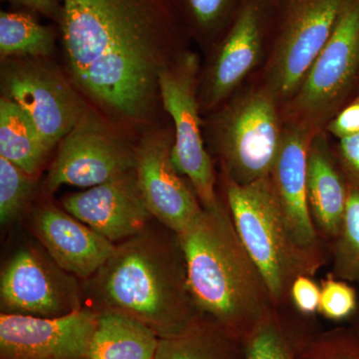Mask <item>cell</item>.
I'll list each match as a JSON object with an SVG mask.
<instances>
[{
	"mask_svg": "<svg viewBox=\"0 0 359 359\" xmlns=\"http://www.w3.org/2000/svg\"><path fill=\"white\" fill-rule=\"evenodd\" d=\"M33 237L54 262L76 276L88 280L115 250V244L58 207L42 194L26 214Z\"/></svg>",
	"mask_w": 359,
	"mask_h": 359,
	"instance_id": "cell-15",
	"label": "cell"
},
{
	"mask_svg": "<svg viewBox=\"0 0 359 359\" xmlns=\"http://www.w3.org/2000/svg\"><path fill=\"white\" fill-rule=\"evenodd\" d=\"M327 130L339 140L359 133V92L348 105L328 122Z\"/></svg>",
	"mask_w": 359,
	"mask_h": 359,
	"instance_id": "cell-31",
	"label": "cell"
},
{
	"mask_svg": "<svg viewBox=\"0 0 359 359\" xmlns=\"http://www.w3.org/2000/svg\"><path fill=\"white\" fill-rule=\"evenodd\" d=\"M320 285L313 276L301 275L294 278L290 290V306L302 316L316 318L320 306Z\"/></svg>",
	"mask_w": 359,
	"mask_h": 359,
	"instance_id": "cell-29",
	"label": "cell"
},
{
	"mask_svg": "<svg viewBox=\"0 0 359 359\" xmlns=\"http://www.w3.org/2000/svg\"><path fill=\"white\" fill-rule=\"evenodd\" d=\"M337 160L349 186L359 189V133L339 139Z\"/></svg>",
	"mask_w": 359,
	"mask_h": 359,
	"instance_id": "cell-30",
	"label": "cell"
},
{
	"mask_svg": "<svg viewBox=\"0 0 359 359\" xmlns=\"http://www.w3.org/2000/svg\"><path fill=\"white\" fill-rule=\"evenodd\" d=\"M359 81V0H346L330 39L292 96V122L318 131Z\"/></svg>",
	"mask_w": 359,
	"mask_h": 359,
	"instance_id": "cell-8",
	"label": "cell"
},
{
	"mask_svg": "<svg viewBox=\"0 0 359 359\" xmlns=\"http://www.w3.org/2000/svg\"><path fill=\"white\" fill-rule=\"evenodd\" d=\"M1 96L13 101L53 150L89 106L51 58L1 60Z\"/></svg>",
	"mask_w": 359,
	"mask_h": 359,
	"instance_id": "cell-9",
	"label": "cell"
},
{
	"mask_svg": "<svg viewBox=\"0 0 359 359\" xmlns=\"http://www.w3.org/2000/svg\"><path fill=\"white\" fill-rule=\"evenodd\" d=\"M320 328L316 318L292 306L275 309L244 339L245 359H297L299 349Z\"/></svg>",
	"mask_w": 359,
	"mask_h": 359,
	"instance_id": "cell-19",
	"label": "cell"
},
{
	"mask_svg": "<svg viewBox=\"0 0 359 359\" xmlns=\"http://www.w3.org/2000/svg\"><path fill=\"white\" fill-rule=\"evenodd\" d=\"M88 108L58 144L42 194L61 186L91 188L134 171L136 145L118 133L115 125Z\"/></svg>",
	"mask_w": 359,
	"mask_h": 359,
	"instance_id": "cell-10",
	"label": "cell"
},
{
	"mask_svg": "<svg viewBox=\"0 0 359 359\" xmlns=\"http://www.w3.org/2000/svg\"><path fill=\"white\" fill-rule=\"evenodd\" d=\"M51 150L18 104L0 98V157L39 177Z\"/></svg>",
	"mask_w": 359,
	"mask_h": 359,
	"instance_id": "cell-22",
	"label": "cell"
},
{
	"mask_svg": "<svg viewBox=\"0 0 359 359\" xmlns=\"http://www.w3.org/2000/svg\"><path fill=\"white\" fill-rule=\"evenodd\" d=\"M349 325L355 328L356 330L359 332V306L358 311H356L355 314L353 316L351 320L348 321Z\"/></svg>",
	"mask_w": 359,
	"mask_h": 359,
	"instance_id": "cell-33",
	"label": "cell"
},
{
	"mask_svg": "<svg viewBox=\"0 0 359 359\" xmlns=\"http://www.w3.org/2000/svg\"><path fill=\"white\" fill-rule=\"evenodd\" d=\"M61 207L115 245L140 233L154 219L135 170L82 192L65 195Z\"/></svg>",
	"mask_w": 359,
	"mask_h": 359,
	"instance_id": "cell-16",
	"label": "cell"
},
{
	"mask_svg": "<svg viewBox=\"0 0 359 359\" xmlns=\"http://www.w3.org/2000/svg\"><path fill=\"white\" fill-rule=\"evenodd\" d=\"M306 192L314 228L328 248L341 226L349 184L327 139L320 132L313 135L309 144Z\"/></svg>",
	"mask_w": 359,
	"mask_h": 359,
	"instance_id": "cell-18",
	"label": "cell"
},
{
	"mask_svg": "<svg viewBox=\"0 0 359 359\" xmlns=\"http://www.w3.org/2000/svg\"><path fill=\"white\" fill-rule=\"evenodd\" d=\"M84 309L82 280L58 266L39 242L14 252L0 273V313L56 318Z\"/></svg>",
	"mask_w": 359,
	"mask_h": 359,
	"instance_id": "cell-11",
	"label": "cell"
},
{
	"mask_svg": "<svg viewBox=\"0 0 359 359\" xmlns=\"http://www.w3.org/2000/svg\"><path fill=\"white\" fill-rule=\"evenodd\" d=\"M190 36L214 45L242 8L245 0H171Z\"/></svg>",
	"mask_w": 359,
	"mask_h": 359,
	"instance_id": "cell-24",
	"label": "cell"
},
{
	"mask_svg": "<svg viewBox=\"0 0 359 359\" xmlns=\"http://www.w3.org/2000/svg\"><path fill=\"white\" fill-rule=\"evenodd\" d=\"M200 61L186 50L161 74V102L173 120L172 157L180 174L188 179L203 208L219 202L217 176L211 156L205 150L199 103Z\"/></svg>",
	"mask_w": 359,
	"mask_h": 359,
	"instance_id": "cell-7",
	"label": "cell"
},
{
	"mask_svg": "<svg viewBox=\"0 0 359 359\" xmlns=\"http://www.w3.org/2000/svg\"><path fill=\"white\" fill-rule=\"evenodd\" d=\"M174 134L150 130L136 144L137 182L153 218L182 233L202 212L195 191L175 167Z\"/></svg>",
	"mask_w": 359,
	"mask_h": 359,
	"instance_id": "cell-13",
	"label": "cell"
},
{
	"mask_svg": "<svg viewBox=\"0 0 359 359\" xmlns=\"http://www.w3.org/2000/svg\"><path fill=\"white\" fill-rule=\"evenodd\" d=\"M65 73L112 123L148 126L159 110L161 74L183 52L185 26L171 0H62Z\"/></svg>",
	"mask_w": 359,
	"mask_h": 359,
	"instance_id": "cell-1",
	"label": "cell"
},
{
	"mask_svg": "<svg viewBox=\"0 0 359 359\" xmlns=\"http://www.w3.org/2000/svg\"><path fill=\"white\" fill-rule=\"evenodd\" d=\"M178 235L189 287L200 313L244 340L276 306L224 198L204 208Z\"/></svg>",
	"mask_w": 359,
	"mask_h": 359,
	"instance_id": "cell-3",
	"label": "cell"
},
{
	"mask_svg": "<svg viewBox=\"0 0 359 359\" xmlns=\"http://www.w3.org/2000/svg\"><path fill=\"white\" fill-rule=\"evenodd\" d=\"M318 314L334 323L349 321L359 306L358 292L346 280L328 273L320 283Z\"/></svg>",
	"mask_w": 359,
	"mask_h": 359,
	"instance_id": "cell-28",
	"label": "cell"
},
{
	"mask_svg": "<svg viewBox=\"0 0 359 359\" xmlns=\"http://www.w3.org/2000/svg\"><path fill=\"white\" fill-rule=\"evenodd\" d=\"M278 99L266 87L233 99L210 122V139L223 174L238 185L269 177L283 131Z\"/></svg>",
	"mask_w": 359,
	"mask_h": 359,
	"instance_id": "cell-5",
	"label": "cell"
},
{
	"mask_svg": "<svg viewBox=\"0 0 359 359\" xmlns=\"http://www.w3.org/2000/svg\"><path fill=\"white\" fill-rule=\"evenodd\" d=\"M297 359H359V332L351 325L320 330L304 342Z\"/></svg>",
	"mask_w": 359,
	"mask_h": 359,
	"instance_id": "cell-27",
	"label": "cell"
},
{
	"mask_svg": "<svg viewBox=\"0 0 359 359\" xmlns=\"http://www.w3.org/2000/svg\"><path fill=\"white\" fill-rule=\"evenodd\" d=\"M155 359H245L244 340L201 314L185 332L160 339Z\"/></svg>",
	"mask_w": 359,
	"mask_h": 359,
	"instance_id": "cell-21",
	"label": "cell"
},
{
	"mask_svg": "<svg viewBox=\"0 0 359 359\" xmlns=\"http://www.w3.org/2000/svg\"><path fill=\"white\" fill-rule=\"evenodd\" d=\"M271 1H273V4H275V6H276V4H278V1H280V0H271Z\"/></svg>",
	"mask_w": 359,
	"mask_h": 359,
	"instance_id": "cell-34",
	"label": "cell"
},
{
	"mask_svg": "<svg viewBox=\"0 0 359 359\" xmlns=\"http://www.w3.org/2000/svg\"><path fill=\"white\" fill-rule=\"evenodd\" d=\"M316 132L306 125L290 121L283 128L282 145L269 178L297 243L306 249L328 252L314 228L306 192L308 152Z\"/></svg>",
	"mask_w": 359,
	"mask_h": 359,
	"instance_id": "cell-17",
	"label": "cell"
},
{
	"mask_svg": "<svg viewBox=\"0 0 359 359\" xmlns=\"http://www.w3.org/2000/svg\"><path fill=\"white\" fill-rule=\"evenodd\" d=\"M8 2L14 9H23L40 14L58 26L62 18V0H2Z\"/></svg>",
	"mask_w": 359,
	"mask_h": 359,
	"instance_id": "cell-32",
	"label": "cell"
},
{
	"mask_svg": "<svg viewBox=\"0 0 359 359\" xmlns=\"http://www.w3.org/2000/svg\"><path fill=\"white\" fill-rule=\"evenodd\" d=\"M224 176V198L243 244L264 278L276 309L290 306L297 276H316L327 263V250L306 249L297 243L266 177L238 185Z\"/></svg>",
	"mask_w": 359,
	"mask_h": 359,
	"instance_id": "cell-4",
	"label": "cell"
},
{
	"mask_svg": "<svg viewBox=\"0 0 359 359\" xmlns=\"http://www.w3.org/2000/svg\"><path fill=\"white\" fill-rule=\"evenodd\" d=\"M84 308L132 316L160 339L182 334L201 316L189 287L179 235L153 219L115 245L109 259L82 280Z\"/></svg>",
	"mask_w": 359,
	"mask_h": 359,
	"instance_id": "cell-2",
	"label": "cell"
},
{
	"mask_svg": "<svg viewBox=\"0 0 359 359\" xmlns=\"http://www.w3.org/2000/svg\"><path fill=\"white\" fill-rule=\"evenodd\" d=\"M273 13L271 0H245L230 27L212 47L211 59L200 74L201 111L218 107L257 65Z\"/></svg>",
	"mask_w": 359,
	"mask_h": 359,
	"instance_id": "cell-12",
	"label": "cell"
},
{
	"mask_svg": "<svg viewBox=\"0 0 359 359\" xmlns=\"http://www.w3.org/2000/svg\"><path fill=\"white\" fill-rule=\"evenodd\" d=\"M98 313L56 318L0 313V359H89Z\"/></svg>",
	"mask_w": 359,
	"mask_h": 359,
	"instance_id": "cell-14",
	"label": "cell"
},
{
	"mask_svg": "<svg viewBox=\"0 0 359 359\" xmlns=\"http://www.w3.org/2000/svg\"><path fill=\"white\" fill-rule=\"evenodd\" d=\"M346 0H280L275 6L266 87L276 99L294 95L325 47Z\"/></svg>",
	"mask_w": 359,
	"mask_h": 359,
	"instance_id": "cell-6",
	"label": "cell"
},
{
	"mask_svg": "<svg viewBox=\"0 0 359 359\" xmlns=\"http://www.w3.org/2000/svg\"><path fill=\"white\" fill-rule=\"evenodd\" d=\"M37 179L0 157V222L11 226L26 216L36 199Z\"/></svg>",
	"mask_w": 359,
	"mask_h": 359,
	"instance_id": "cell-26",
	"label": "cell"
},
{
	"mask_svg": "<svg viewBox=\"0 0 359 359\" xmlns=\"http://www.w3.org/2000/svg\"><path fill=\"white\" fill-rule=\"evenodd\" d=\"M36 14L23 9L0 13V55L11 58H52L60 37L58 26L43 25Z\"/></svg>",
	"mask_w": 359,
	"mask_h": 359,
	"instance_id": "cell-23",
	"label": "cell"
},
{
	"mask_svg": "<svg viewBox=\"0 0 359 359\" xmlns=\"http://www.w3.org/2000/svg\"><path fill=\"white\" fill-rule=\"evenodd\" d=\"M330 275L359 285V189L349 186L346 212L337 238L328 245Z\"/></svg>",
	"mask_w": 359,
	"mask_h": 359,
	"instance_id": "cell-25",
	"label": "cell"
},
{
	"mask_svg": "<svg viewBox=\"0 0 359 359\" xmlns=\"http://www.w3.org/2000/svg\"><path fill=\"white\" fill-rule=\"evenodd\" d=\"M89 359H155L160 337L142 321L120 313H97Z\"/></svg>",
	"mask_w": 359,
	"mask_h": 359,
	"instance_id": "cell-20",
	"label": "cell"
}]
</instances>
